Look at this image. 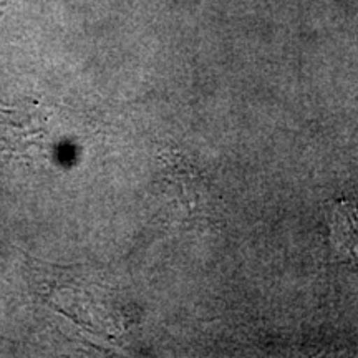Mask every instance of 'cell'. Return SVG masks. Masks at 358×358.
Instances as JSON below:
<instances>
[{
    "instance_id": "6da1fadb",
    "label": "cell",
    "mask_w": 358,
    "mask_h": 358,
    "mask_svg": "<svg viewBox=\"0 0 358 358\" xmlns=\"http://www.w3.org/2000/svg\"><path fill=\"white\" fill-rule=\"evenodd\" d=\"M330 249L342 262L358 264V208L353 201H335L329 213Z\"/></svg>"
}]
</instances>
